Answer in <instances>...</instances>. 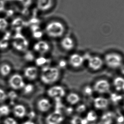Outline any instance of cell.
I'll list each match as a JSON object with an SVG mask.
<instances>
[{
    "mask_svg": "<svg viewBox=\"0 0 124 124\" xmlns=\"http://www.w3.org/2000/svg\"><path fill=\"white\" fill-rule=\"evenodd\" d=\"M5 9V3L4 0H0V13L3 12Z\"/></svg>",
    "mask_w": 124,
    "mask_h": 124,
    "instance_id": "30",
    "label": "cell"
},
{
    "mask_svg": "<svg viewBox=\"0 0 124 124\" xmlns=\"http://www.w3.org/2000/svg\"><path fill=\"white\" fill-rule=\"evenodd\" d=\"M18 2H20L21 4H22L23 5L27 6V4H26V0H17ZM28 1H29L30 2H31V0H27Z\"/></svg>",
    "mask_w": 124,
    "mask_h": 124,
    "instance_id": "33",
    "label": "cell"
},
{
    "mask_svg": "<svg viewBox=\"0 0 124 124\" xmlns=\"http://www.w3.org/2000/svg\"><path fill=\"white\" fill-rule=\"evenodd\" d=\"M4 124H17V121L13 118L8 117L4 120Z\"/></svg>",
    "mask_w": 124,
    "mask_h": 124,
    "instance_id": "27",
    "label": "cell"
},
{
    "mask_svg": "<svg viewBox=\"0 0 124 124\" xmlns=\"http://www.w3.org/2000/svg\"><path fill=\"white\" fill-rule=\"evenodd\" d=\"M60 71L56 67L46 66L43 67L40 75L41 80L46 84H51L58 79Z\"/></svg>",
    "mask_w": 124,
    "mask_h": 124,
    "instance_id": "2",
    "label": "cell"
},
{
    "mask_svg": "<svg viewBox=\"0 0 124 124\" xmlns=\"http://www.w3.org/2000/svg\"><path fill=\"white\" fill-rule=\"evenodd\" d=\"M7 95L5 91L0 88V102H4L7 98Z\"/></svg>",
    "mask_w": 124,
    "mask_h": 124,
    "instance_id": "28",
    "label": "cell"
},
{
    "mask_svg": "<svg viewBox=\"0 0 124 124\" xmlns=\"http://www.w3.org/2000/svg\"><path fill=\"white\" fill-rule=\"evenodd\" d=\"M10 110L9 107L7 105L0 106V115L2 116H7L10 113Z\"/></svg>",
    "mask_w": 124,
    "mask_h": 124,
    "instance_id": "24",
    "label": "cell"
},
{
    "mask_svg": "<svg viewBox=\"0 0 124 124\" xmlns=\"http://www.w3.org/2000/svg\"><path fill=\"white\" fill-rule=\"evenodd\" d=\"M85 61L83 56L78 54H73L69 57V64L74 69H79L84 64Z\"/></svg>",
    "mask_w": 124,
    "mask_h": 124,
    "instance_id": "11",
    "label": "cell"
},
{
    "mask_svg": "<svg viewBox=\"0 0 124 124\" xmlns=\"http://www.w3.org/2000/svg\"><path fill=\"white\" fill-rule=\"evenodd\" d=\"M113 85L116 91L119 92H124V78L120 76L116 77L113 81Z\"/></svg>",
    "mask_w": 124,
    "mask_h": 124,
    "instance_id": "17",
    "label": "cell"
},
{
    "mask_svg": "<svg viewBox=\"0 0 124 124\" xmlns=\"http://www.w3.org/2000/svg\"><path fill=\"white\" fill-rule=\"evenodd\" d=\"M12 71V68L9 64L4 63L0 67V73L4 77L7 76Z\"/></svg>",
    "mask_w": 124,
    "mask_h": 124,
    "instance_id": "21",
    "label": "cell"
},
{
    "mask_svg": "<svg viewBox=\"0 0 124 124\" xmlns=\"http://www.w3.org/2000/svg\"><path fill=\"white\" fill-rule=\"evenodd\" d=\"M8 96L9 98L13 99V100L16 98L17 97V95L16 94V93L13 91H11L10 92H9L8 94Z\"/></svg>",
    "mask_w": 124,
    "mask_h": 124,
    "instance_id": "31",
    "label": "cell"
},
{
    "mask_svg": "<svg viewBox=\"0 0 124 124\" xmlns=\"http://www.w3.org/2000/svg\"><path fill=\"white\" fill-rule=\"evenodd\" d=\"M13 113L16 117L23 118L26 114V109L25 107L21 104L15 105L13 108Z\"/></svg>",
    "mask_w": 124,
    "mask_h": 124,
    "instance_id": "18",
    "label": "cell"
},
{
    "mask_svg": "<svg viewBox=\"0 0 124 124\" xmlns=\"http://www.w3.org/2000/svg\"><path fill=\"white\" fill-rule=\"evenodd\" d=\"M80 99V96L75 92L69 93L66 97L67 102L71 105H75L79 103Z\"/></svg>",
    "mask_w": 124,
    "mask_h": 124,
    "instance_id": "19",
    "label": "cell"
},
{
    "mask_svg": "<svg viewBox=\"0 0 124 124\" xmlns=\"http://www.w3.org/2000/svg\"><path fill=\"white\" fill-rule=\"evenodd\" d=\"M120 72L122 75L124 76V64H122L120 67L119 68Z\"/></svg>",
    "mask_w": 124,
    "mask_h": 124,
    "instance_id": "34",
    "label": "cell"
},
{
    "mask_svg": "<svg viewBox=\"0 0 124 124\" xmlns=\"http://www.w3.org/2000/svg\"><path fill=\"white\" fill-rule=\"evenodd\" d=\"M93 88L94 92L100 94H104L110 92L111 85L108 80L101 79L95 82Z\"/></svg>",
    "mask_w": 124,
    "mask_h": 124,
    "instance_id": "4",
    "label": "cell"
},
{
    "mask_svg": "<svg viewBox=\"0 0 124 124\" xmlns=\"http://www.w3.org/2000/svg\"><path fill=\"white\" fill-rule=\"evenodd\" d=\"M47 94L50 97L60 98L65 96L66 94V91L62 86L54 85L48 90Z\"/></svg>",
    "mask_w": 124,
    "mask_h": 124,
    "instance_id": "10",
    "label": "cell"
},
{
    "mask_svg": "<svg viewBox=\"0 0 124 124\" xmlns=\"http://www.w3.org/2000/svg\"><path fill=\"white\" fill-rule=\"evenodd\" d=\"M60 45L63 49L70 51L74 48L75 43L73 38L70 37H62L60 40Z\"/></svg>",
    "mask_w": 124,
    "mask_h": 124,
    "instance_id": "13",
    "label": "cell"
},
{
    "mask_svg": "<svg viewBox=\"0 0 124 124\" xmlns=\"http://www.w3.org/2000/svg\"><path fill=\"white\" fill-rule=\"evenodd\" d=\"M109 100L103 97H96L93 101V105L95 108L99 110H104L108 106Z\"/></svg>",
    "mask_w": 124,
    "mask_h": 124,
    "instance_id": "12",
    "label": "cell"
},
{
    "mask_svg": "<svg viewBox=\"0 0 124 124\" xmlns=\"http://www.w3.org/2000/svg\"><path fill=\"white\" fill-rule=\"evenodd\" d=\"M9 84L11 88L16 90L22 89L26 85L22 77L19 74L11 76L9 79Z\"/></svg>",
    "mask_w": 124,
    "mask_h": 124,
    "instance_id": "6",
    "label": "cell"
},
{
    "mask_svg": "<svg viewBox=\"0 0 124 124\" xmlns=\"http://www.w3.org/2000/svg\"><path fill=\"white\" fill-rule=\"evenodd\" d=\"M104 62L111 69H118L123 64V58L120 54L112 52L105 55Z\"/></svg>",
    "mask_w": 124,
    "mask_h": 124,
    "instance_id": "3",
    "label": "cell"
},
{
    "mask_svg": "<svg viewBox=\"0 0 124 124\" xmlns=\"http://www.w3.org/2000/svg\"><path fill=\"white\" fill-rule=\"evenodd\" d=\"M13 45L14 48L19 52L26 51L28 47V43L25 39L16 37L14 38Z\"/></svg>",
    "mask_w": 124,
    "mask_h": 124,
    "instance_id": "14",
    "label": "cell"
},
{
    "mask_svg": "<svg viewBox=\"0 0 124 124\" xmlns=\"http://www.w3.org/2000/svg\"><path fill=\"white\" fill-rule=\"evenodd\" d=\"M22 124H35L34 122L30 120L27 121L23 123Z\"/></svg>",
    "mask_w": 124,
    "mask_h": 124,
    "instance_id": "35",
    "label": "cell"
},
{
    "mask_svg": "<svg viewBox=\"0 0 124 124\" xmlns=\"http://www.w3.org/2000/svg\"><path fill=\"white\" fill-rule=\"evenodd\" d=\"M64 120V117L59 110H56L47 116L46 119V124H60Z\"/></svg>",
    "mask_w": 124,
    "mask_h": 124,
    "instance_id": "8",
    "label": "cell"
},
{
    "mask_svg": "<svg viewBox=\"0 0 124 124\" xmlns=\"http://www.w3.org/2000/svg\"><path fill=\"white\" fill-rule=\"evenodd\" d=\"M23 88L24 93L26 94H29L31 93L34 90V86L31 84L25 85Z\"/></svg>",
    "mask_w": 124,
    "mask_h": 124,
    "instance_id": "26",
    "label": "cell"
},
{
    "mask_svg": "<svg viewBox=\"0 0 124 124\" xmlns=\"http://www.w3.org/2000/svg\"><path fill=\"white\" fill-rule=\"evenodd\" d=\"M33 48L35 52L43 55L50 51L51 46L48 42L45 40H40L34 43Z\"/></svg>",
    "mask_w": 124,
    "mask_h": 124,
    "instance_id": "7",
    "label": "cell"
},
{
    "mask_svg": "<svg viewBox=\"0 0 124 124\" xmlns=\"http://www.w3.org/2000/svg\"><path fill=\"white\" fill-rule=\"evenodd\" d=\"M104 60L97 56H91L88 60V67L93 71H98L103 66Z\"/></svg>",
    "mask_w": 124,
    "mask_h": 124,
    "instance_id": "5",
    "label": "cell"
},
{
    "mask_svg": "<svg viewBox=\"0 0 124 124\" xmlns=\"http://www.w3.org/2000/svg\"><path fill=\"white\" fill-rule=\"evenodd\" d=\"M48 60L45 57H39L35 60V63L36 65L38 66H45L46 64L48 63Z\"/></svg>",
    "mask_w": 124,
    "mask_h": 124,
    "instance_id": "22",
    "label": "cell"
},
{
    "mask_svg": "<svg viewBox=\"0 0 124 124\" xmlns=\"http://www.w3.org/2000/svg\"><path fill=\"white\" fill-rule=\"evenodd\" d=\"M54 0H36L37 7L42 12H48L54 5Z\"/></svg>",
    "mask_w": 124,
    "mask_h": 124,
    "instance_id": "9",
    "label": "cell"
},
{
    "mask_svg": "<svg viewBox=\"0 0 124 124\" xmlns=\"http://www.w3.org/2000/svg\"><path fill=\"white\" fill-rule=\"evenodd\" d=\"M123 109H124V103H123Z\"/></svg>",
    "mask_w": 124,
    "mask_h": 124,
    "instance_id": "36",
    "label": "cell"
},
{
    "mask_svg": "<svg viewBox=\"0 0 124 124\" xmlns=\"http://www.w3.org/2000/svg\"><path fill=\"white\" fill-rule=\"evenodd\" d=\"M83 94L85 96L90 97L93 94L94 91L93 89V87L87 85L83 88Z\"/></svg>",
    "mask_w": 124,
    "mask_h": 124,
    "instance_id": "23",
    "label": "cell"
},
{
    "mask_svg": "<svg viewBox=\"0 0 124 124\" xmlns=\"http://www.w3.org/2000/svg\"><path fill=\"white\" fill-rule=\"evenodd\" d=\"M66 31V27L63 23L57 20H53L46 24L44 32L47 36L55 39L62 38Z\"/></svg>",
    "mask_w": 124,
    "mask_h": 124,
    "instance_id": "1",
    "label": "cell"
},
{
    "mask_svg": "<svg viewBox=\"0 0 124 124\" xmlns=\"http://www.w3.org/2000/svg\"><path fill=\"white\" fill-rule=\"evenodd\" d=\"M25 76L30 80H34L38 74V69L35 66H29L26 68L24 71Z\"/></svg>",
    "mask_w": 124,
    "mask_h": 124,
    "instance_id": "16",
    "label": "cell"
},
{
    "mask_svg": "<svg viewBox=\"0 0 124 124\" xmlns=\"http://www.w3.org/2000/svg\"><path fill=\"white\" fill-rule=\"evenodd\" d=\"M59 66H60V67L64 68L66 66L67 62L65 60H61L59 62Z\"/></svg>",
    "mask_w": 124,
    "mask_h": 124,
    "instance_id": "32",
    "label": "cell"
},
{
    "mask_svg": "<svg viewBox=\"0 0 124 124\" xmlns=\"http://www.w3.org/2000/svg\"><path fill=\"white\" fill-rule=\"evenodd\" d=\"M38 110L42 112H46L51 108L52 103L46 98H42L38 101L37 104Z\"/></svg>",
    "mask_w": 124,
    "mask_h": 124,
    "instance_id": "15",
    "label": "cell"
},
{
    "mask_svg": "<svg viewBox=\"0 0 124 124\" xmlns=\"http://www.w3.org/2000/svg\"><path fill=\"white\" fill-rule=\"evenodd\" d=\"M25 59L27 61L31 62L34 60V57L33 54L31 52H27L26 53V55L25 56Z\"/></svg>",
    "mask_w": 124,
    "mask_h": 124,
    "instance_id": "29",
    "label": "cell"
},
{
    "mask_svg": "<svg viewBox=\"0 0 124 124\" xmlns=\"http://www.w3.org/2000/svg\"><path fill=\"white\" fill-rule=\"evenodd\" d=\"M115 115L110 112L104 114L101 118V124H112L114 121Z\"/></svg>",
    "mask_w": 124,
    "mask_h": 124,
    "instance_id": "20",
    "label": "cell"
},
{
    "mask_svg": "<svg viewBox=\"0 0 124 124\" xmlns=\"http://www.w3.org/2000/svg\"><path fill=\"white\" fill-rule=\"evenodd\" d=\"M8 26V23L6 19L0 17V31L5 30Z\"/></svg>",
    "mask_w": 124,
    "mask_h": 124,
    "instance_id": "25",
    "label": "cell"
}]
</instances>
